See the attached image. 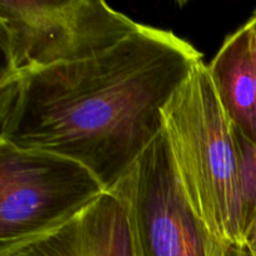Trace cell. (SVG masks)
<instances>
[{"label": "cell", "mask_w": 256, "mask_h": 256, "mask_svg": "<svg viewBox=\"0 0 256 256\" xmlns=\"http://www.w3.org/2000/svg\"><path fill=\"white\" fill-rule=\"evenodd\" d=\"M208 69L235 132L256 145L252 30L246 22L225 39Z\"/></svg>", "instance_id": "8992f818"}, {"label": "cell", "mask_w": 256, "mask_h": 256, "mask_svg": "<svg viewBox=\"0 0 256 256\" xmlns=\"http://www.w3.org/2000/svg\"><path fill=\"white\" fill-rule=\"evenodd\" d=\"M102 200L42 234L0 246V256H104L108 218Z\"/></svg>", "instance_id": "52a82bcc"}, {"label": "cell", "mask_w": 256, "mask_h": 256, "mask_svg": "<svg viewBox=\"0 0 256 256\" xmlns=\"http://www.w3.org/2000/svg\"><path fill=\"white\" fill-rule=\"evenodd\" d=\"M162 122L175 170L198 216L218 242H244L236 135L204 62L170 98Z\"/></svg>", "instance_id": "7a4b0ae2"}, {"label": "cell", "mask_w": 256, "mask_h": 256, "mask_svg": "<svg viewBox=\"0 0 256 256\" xmlns=\"http://www.w3.org/2000/svg\"><path fill=\"white\" fill-rule=\"evenodd\" d=\"M202 54L140 24L100 54L0 84V142L86 166L106 190L164 130L162 109Z\"/></svg>", "instance_id": "6da1fadb"}, {"label": "cell", "mask_w": 256, "mask_h": 256, "mask_svg": "<svg viewBox=\"0 0 256 256\" xmlns=\"http://www.w3.org/2000/svg\"><path fill=\"white\" fill-rule=\"evenodd\" d=\"M246 24L249 25V28L252 29V35H254V38L256 40V9L254 10V12H252V16H250V19L246 22Z\"/></svg>", "instance_id": "7c38bea8"}, {"label": "cell", "mask_w": 256, "mask_h": 256, "mask_svg": "<svg viewBox=\"0 0 256 256\" xmlns=\"http://www.w3.org/2000/svg\"><path fill=\"white\" fill-rule=\"evenodd\" d=\"M235 132V130H234ZM236 135L245 208V229L256 212V145ZM245 234V232H244Z\"/></svg>", "instance_id": "ba28073f"}, {"label": "cell", "mask_w": 256, "mask_h": 256, "mask_svg": "<svg viewBox=\"0 0 256 256\" xmlns=\"http://www.w3.org/2000/svg\"><path fill=\"white\" fill-rule=\"evenodd\" d=\"M139 25L102 0H0V84L100 54Z\"/></svg>", "instance_id": "3957f363"}, {"label": "cell", "mask_w": 256, "mask_h": 256, "mask_svg": "<svg viewBox=\"0 0 256 256\" xmlns=\"http://www.w3.org/2000/svg\"><path fill=\"white\" fill-rule=\"evenodd\" d=\"M244 244L246 245L252 256H256V212L245 229Z\"/></svg>", "instance_id": "30bf717a"}, {"label": "cell", "mask_w": 256, "mask_h": 256, "mask_svg": "<svg viewBox=\"0 0 256 256\" xmlns=\"http://www.w3.org/2000/svg\"><path fill=\"white\" fill-rule=\"evenodd\" d=\"M110 192L126 212L135 256H214L219 242L185 194L164 130Z\"/></svg>", "instance_id": "5b68a950"}, {"label": "cell", "mask_w": 256, "mask_h": 256, "mask_svg": "<svg viewBox=\"0 0 256 256\" xmlns=\"http://www.w3.org/2000/svg\"><path fill=\"white\" fill-rule=\"evenodd\" d=\"M214 256H252L244 242L222 244L219 242L215 249Z\"/></svg>", "instance_id": "9c48e42d"}, {"label": "cell", "mask_w": 256, "mask_h": 256, "mask_svg": "<svg viewBox=\"0 0 256 256\" xmlns=\"http://www.w3.org/2000/svg\"><path fill=\"white\" fill-rule=\"evenodd\" d=\"M104 192L75 160L0 142V246L68 222Z\"/></svg>", "instance_id": "277c9868"}, {"label": "cell", "mask_w": 256, "mask_h": 256, "mask_svg": "<svg viewBox=\"0 0 256 256\" xmlns=\"http://www.w3.org/2000/svg\"><path fill=\"white\" fill-rule=\"evenodd\" d=\"M252 66H254V82H255V96H256V40L254 35H252Z\"/></svg>", "instance_id": "8fae6325"}]
</instances>
